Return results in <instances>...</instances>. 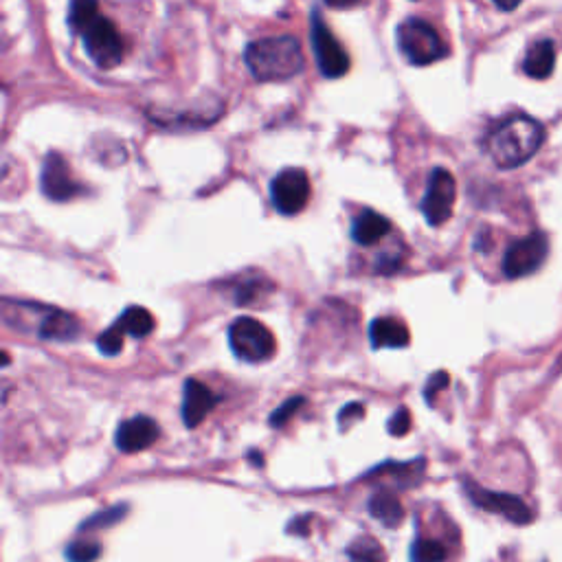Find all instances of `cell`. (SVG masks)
Returning a JSON list of instances; mask_svg holds the SVG:
<instances>
[{"label":"cell","mask_w":562,"mask_h":562,"mask_svg":"<svg viewBox=\"0 0 562 562\" xmlns=\"http://www.w3.org/2000/svg\"><path fill=\"white\" fill-rule=\"evenodd\" d=\"M69 27L82 38L88 58L99 69L110 71L123 62L126 44L115 22L101 16L97 0H71Z\"/></svg>","instance_id":"6da1fadb"},{"label":"cell","mask_w":562,"mask_h":562,"mask_svg":"<svg viewBox=\"0 0 562 562\" xmlns=\"http://www.w3.org/2000/svg\"><path fill=\"white\" fill-rule=\"evenodd\" d=\"M545 128L541 121L527 115H514L501 121L486 139V152L501 170L521 167L541 150Z\"/></svg>","instance_id":"7a4b0ae2"},{"label":"cell","mask_w":562,"mask_h":562,"mask_svg":"<svg viewBox=\"0 0 562 562\" xmlns=\"http://www.w3.org/2000/svg\"><path fill=\"white\" fill-rule=\"evenodd\" d=\"M244 62L257 82H286L306 66L295 36H273L251 42L244 49Z\"/></svg>","instance_id":"3957f363"},{"label":"cell","mask_w":562,"mask_h":562,"mask_svg":"<svg viewBox=\"0 0 562 562\" xmlns=\"http://www.w3.org/2000/svg\"><path fill=\"white\" fill-rule=\"evenodd\" d=\"M396 42L402 58L411 66H429L448 55V44L442 40L440 31L422 18L402 20L396 29Z\"/></svg>","instance_id":"277c9868"},{"label":"cell","mask_w":562,"mask_h":562,"mask_svg":"<svg viewBox=\"0 0 562 562\" xmlns=\"http://www.w3.org/2000/svg\"><path fill=\"white\" fill-rule=\"evenodd\" d=\"M229 345L233 356L242 363L260 365L271 361L277 352L275 334L262 321L253 317H238L229 325Z\"/></svg>","instance_id":"5b68a950"},{"label":"cell","mask_w":562,"mask_h":562,"mask_svg":"<svg viewBox=\"0 0 562 562\" xmlns=\"http://www.w3.org/2000/svg\"><path fill=\"white\" fill-rule=\"evenodd\" d=\"M310 40L314 49V58H317V66L323 77L328 80H339V77L347 75L352 66L350 55H347L345 47L334 36L332 29L325 25L323 16L319 11H312L310 16Z\"/></svg>","instance_id":"8992f818"},{"label":"cell","mask_w":562,"mask_h":562,"mask_svg":"<svg viewBox=\"0 0 562 562\" xmlns=\"http://www.w3.org/2000/svg\"><path fill=\"white\" fill-rule=\"evenodd\" d=\"M457 198V183L455 176L444 170V167H435L426 183L424 198L420 202V209L424 213L426 222L431 227H442L446 220H451L453 207Z\"/></svg>","instance_id":"52a82bcc"},{"label":"cell","mask_w":562,"mask_h":562,"mask_svg":"<svg viewBox=\"0 0 562 562\" xmlns=\"http://www.w3.org/2000/svg\"><path fill=\"white\" fill-rule=\"evenodd\" d=\"M310 178L301 167H286L281 170L271 183V200L273 207L281 216H297L306 209L310 200Z\"/></svg>","instance_id":"ba28073f"},{"label":"cell","mask_w":562,"mask_h":562,"mask_svg":"<svg viewBox=\"0 0 562 562\" xmlns=\"http://www.w3.org/2000/svg\"><path fill=\"white\" fill-rule=\"evenodd\" d=\"M464 492L468 494L472 505H477V508L486 510V512L499 514L505 521H510L514 525L532 523L534 514L530 508H527L521 497H514V494H508V492L486 490V488L477 486V483L470 479H464Z\"/></svg>","instance_id":"9c48e42d"},{"label":"cell","mask_w":562,"mask_h":562,"mask_svg":"<svg viewBox=\"0 0 562 562\" xmlns=\"http://www.w3.org/2000/svg\"><path fill=\"white\" fill-rule=\"evenodd\" d=\"M549 242L543 233H532L514 242L503 257V275L508 279H521L536 273L547 260Z\"/></svg>","instance_id":"30bf717a"},{"label":"cell","mask_w":562,"mask_h":562,"mask_svg":"<svg viewBox=\"0 0 562 562\" xmlns=\"http://www.w3.org/2000/svg\"><path fill=\"white\" fill-rule=\"evenodd\" d=\"M40 189L53 202H69L86 194V187L75 181L69 163L64 161L60 152H49L47 159H44L40 172Z\"/></svg>","instance_id":"8fae6325"},{"label":"cell","mask_w":562,"mask_h":562,"mask_svg":"<svg viewBox=\"0 0 562 562\" xmlns=\"http://www.w3.org/2000/svg\"><path fill=\"white\" fill-rule=\"evenodd\" d=\"M220 396L213 393L205 382L196 378H187L183 387V407L181 415L187 429H196L202 422L207 420V415L218 407Z\"/></svg>","instance_id":"7c38bea8"},{"label":"cell","mask_w":562,"mask_h":562,"mask_svg":"<svg viewBox=\"0 0 562 562\" xmlns=\"http://www.w3.org/2000/svg\"><path fill=\"white\" fill-rule=\"evenodd\" d=\"M159 433V424L152 418H148V415H137V418L123 420L117 426L115 444L121 453H141L159 440Z\"/></svg>","instance_id":"4fadbf2b"},{"label":"cell","mask_w":562,"mask_h":562,"mask_svg":"<svg viewBox=\"0 0 562 562\" xmlns=\"http://www.w3.org/2000/svg\"><path fill=\"white\" fill-rule=\"evenodd\" d=\"M80 334H82L80 321H77L73 314L58 310V308H49L38 323V336L42 341L71 343Z\"/></svg>","instance_id":"5bb4252c"},{"label":"cell","mask_w":562,"mask_h":562,"mask_svg":"<svg viewBox=\"0 0 562 562\" xmlns=\"http://www.w3.org/2000/svg\"><path fill=\"white\" fill-rule=\"evenodd\" d=\"M369 343L374 350H402L411 343V332L396 317H378L369 323Z\"/></svg>","instance_id":"9a60e30c"},{"label":"cell","mask_w":562,"mask_h":562,"mask_svg":"<svg viewBox=\"0 0 562 562\" xmlns=\"http://www.w3.org/2000/svg\"><path fill=\"white\" fill-rule=\"evenodd\" d=\"M391 231L389 218L382 216V213L374 209H365L358 213L352 222V240L358 246H372L378 244L382 238H387Z\"/></svg>","instance_id":"2e32d148"},{"label":"cell","mask_w":562,"mask_h":562,"mask_svg":"<svg viewBox=\"0 0 562 562\" xmlns=\"http://www.w3.org/2000/svg\"><path fill=\"white\" fill-rule=\"evenodd\" d=\"M367 510L380 525L389 527V530H396L404 521L402 503L391 490H376L367 501Z\"/></svg>","instance_id":"e0dca14e"},{"label":"cell","mask_w":562,"mask_h":562,"mask_svg":"<svg viewBox=\"0 0 562 562\" xmlns=\"http://www.w3.org/2000/svg\"><path fill=\"white\" fill-rule=\"evenodd\" d=\"M554 66H556V49L552 40H541L532 44L523 60L525 75L534 77V80H547V77L554 73Z\"/></svg>","instance_id":"ac0fdd59"},{"label":"cell","mask_w":562,"mask_h":562,"mask_svg":"<svg viewBox=\"0 0 562 562\" xmlns=\"http://www.w3.org/2000/svg\"><path fill=\"white\" fill-rule=\"evenodd\" d=\"M117 328L132 336V339H145V336H150L156 328V321L152 317V312L143 306H128L119 314V319L115 321Z\"/></svg>","instance_id":"d6986e66"},{"label":"cell","mask_w":562,"mask_h":562,"mask_svg":"<svg viewBox=\"0 0 562 562\" xmlns=\"http://www.w3.org/2000/svg\"><path fill=\"white\" fill-rule=\"evenodd\" d=\"M347 558L350 562H385L387 560V552L374 536H358L356 541H352L345 549Z\"/></svg>","instance_id":"ffe728a7"},{"label":"cell","mask_w":562,"mask_h":562,"mask_svg":"<svg viewBox=\"0 0 562 562\" xmlns=\"http://www.w3.org/2000/svg\"><path fill=\"white\" fill-rule=\"evenodd\" d=\"M128 510H130L128 505H123V503L112 505V508H108V510H101L80 525V532H97V530H106V527L117 525L126 519Z\"/></svg>","instance_id":"44dd1931"},{"label":"cell","mask_w":562,"mask_h":562,"mask_svg":"<svg viewBox=\"0 0 562 562\" xmlns=\"http://www.w3.org/2000/svg\"><path fill=\"white\" fill-rule=\"evenodd\" d=\"M446 547L433 538H415L409 552L411 562H446Z\"/></svg>","instance_id":"7402d4cb"},{"label":"cell","mask_w":562,"mask_h":562,"mask_svg":"<svg viewBox=\"0 0 562 562\" xmlns=\"http://www.w3.org/2000/svg\"><path fill=\"white\" fill-rule=\"evenodd\" d=\"M104 552V545L97 541H75L64 549L69 562H97Z\"/></svg>","instance_id":"603a6c76"},{"label":"cell","mask_w":562,"mask_h":562,"mask_svg":"<svg viewBox=\"0 0 562 562\" xmlns=\"http://www.w3.org/2000/svg\"><path fill=\"white\" fill-rule=\"evenodd\" d=\"M123 334L115 323L110 325V328L106 332H101L99 334V339H97V350L104 354V356H119L121 350H123Z\"/></svg>","instance_id":"cb8c5ba5"},{"label":"cell","mask_w":562,"mask_h":562,"mask_svg":"<svg viewBox=\"0 0 562 562\" xmlns=\"http://www.w3.org/2000/svg\"><path fill=\"white\" fill-rule=\"evenodd\" d=\"M303 404H306V398L303 396H295V398H290V400H286L284 404H281V407H277L275 411H273V415H271V426H284L292 415H295Z\"/></svg>","instance_id":"d4e9b609"},{"label":"cell","mask_w":562,"mask_h":562,"mask_svg":"<svg viewBox=\"0 0 562 562\" xmlns=\"http://www.w3.org/2000/svg\"><path fill=\"white\" fill-rule=\"evenodd\" d=\"M411 424H413L411 411H409L407 407H400V409H396V413H393L391 418H389L387 431H389V435H393V437H404V435H407V433L411 431Z\"/></svg>","instance_id":"484cf974"},{"label":"cell","mask_w":562,"mask_h":562,"mask_svg":"<svg viewBox=\"0 0 562 562\" xmlns=\"http://www.w3.org/2000/svg\"><path fill=\"white\" fill-rule=\"evenodd\" d=\"M264 288V281L262 279H246L242 286L235 288V301L238 303H253L255 301V295L257 292H262Z\"/></svg>","instance_id":"4316f807"},{"label":"cell","mask_w":562,"mask_h":562,"mask_svg":"<svg viewBox=\"0 0 562 562\" xmlns=\"http://www.w3.org/2000/svg\"><path fill=\"white\" fill-rule=\"evenodd\" d=\"M365 415V407L361 402H350V404H345V407L341 409L339 413V429L341 431H347V426H350V420H361Z\"/></svg>","instance_id":"83f0119b"},{"label":"cell","mask_w":562,"mask_h":562,"mask_svg":"<svg viewBox=\"0 0 562 562\" xmlns=\"http://www.w3.org/2000/svg\"><path fill=\"white\" fill-rule=\"evenodd\" d=\"M448 374L446 372H435L431 378H429V382H426V387H424V398H426V402L429 404H433V398L437 396V393H440L442 389H446L448 387Z\"/></svg>","instance_id":"f1b7e54d"},{"label":"cell","mask_w":562,"mask_h":562,"mask_svg":"<svg viewBox=\"0 0 562 562\" xmlns=\"http://www.w3.org/2000/svg\"><path fill=\"white\" fill-rule=\"evenodd\" d=\"M306 525H308V519H306V516H301V519L297 516V519H292V523L288 525V532H297V530H299V534H301V536H306V534H308Z\"/></svg>","instance_id":"f546056e"},{"label":"cell","mask_w":562,"mask_h":562,"mask_svg":"<svg viewBox=\"0 0 562 562\" xmlns=\"http://www.w3.org/2000/svg\"><path fill=\"white\" fill-rule=\"evenodd\" d=\"M323 3L334 9H350V7L361 5V0H323Z\"/></svg>","instance_id":"4dcf8cb0"},{"label":"cell","mask_w":562,"mask_h":562,"mask_svg":"<svg viewBox=\"0 0 562 562\" xmlns=\"http://www.w3.org/2000/svg\"><path fill=\"white\" fill-rule=\"evenodd\" d=\"M492 3L497 5L501 11H514L521 5V0H492Z\"/></svg>","instance_id":"1f68e13d"}]
</instances>
